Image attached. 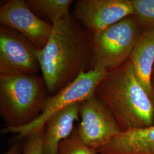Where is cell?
<instances>
[{
    "instance_id": "cell-1",
    "label": "cell",
    "mask_w": 154,
    "mask_h": 154,
    "mask_svg": "<svg viewBox=\"0 0 154 154\" xmlns=\"http://www.w3.org/2000/svg\"><path fill=\"white\" fill-rule=\"evenodd\" d=\"M93 35L70 15L53 24L49 38L38 53L49 93H57L82 72L91 70Z\"/></svg>"
},
{
    "instance_id": "cell-2",
    "label": "cell",
    "mask_w": 154,
    "mask_h": 154,
    "mask_svg": "<svg viewBox=\"0 0 154 154\" xmlns=\"http://www.w3.org/2000/svg\"><path fill=\"white\" fill-rule=\"evenodd\" d=\"M95 95L109 109L122 131L154 125V99L138 81L129 60L107 72Z\"/></svg>"
},
{
    "instance_id": "cell-3",
    "label": "cell",
    "mask_w": 154,
    "mask_h": 154,
    "mask_svg": "<svg viewBox=\"0 0 154 154\" xmlns=\"http://www.w3.org/2000/svg\"><path fill=\"white\" fill-rule=\"evenodd\" d=\"M49 93L36 75H0V115L6 127L27 125L41 113Z\"/></svg>"
},
{
    "instance_id": "cell-4",
    "label": "cell",
    "mask_w": 154,
    "mask_h": 154,
    "mask_svg": "<svg viewBox=\"0 0 154 154\" xmlns=\"http://www.w3.org/2000/svg\"><path fill=\"white\" fill-rule=\"evenodd\" d=\"M140 34L134 16L93 34L91 70L102 68L110 72L121 66L129 60Z\"/></svg>"
},
{
    "instance_id": "cell-5",
    "label": "cell",
    "mask_w": 154,
    "mask_h": 154,
    "mask_svg": "<svg viewBox=\"0 0 154 154\" xmlns=\"http://www.w3.org/2000/svg\"><path fill=\"white\" fill-rule=\"evenodd\" d=\"M107 72L102 68L82 72L73 82L48 97L41 113L35 120L23 126H6L2 132L16 134L20 139L39 132L55 113L72 104L81 103L95 95L98 85Z\"/></svg>"
},
{
    "instance_id": "cell-6",
    "label": "cell",
    "mask_w": 154,
    "mask_h": 154,
    "mask_svg": "<svg viewBox=\"0 0 154 154\" xmlns=\"http://www.w3.org/2000/svg\"><path fill=\"white\" fill-rule=\"evenodd\" d=\"M79 118V137L97 152L122 131L109 109L95 95L80 103Z\"/></svg>"
},
{
    "instance_id": "cell-7",
    "label": "cell",
    "mask_w": 154,
    "mask_h": 154,
    "mask_svg": "<svg viewBox=\"0 0 154 154\" xmlns=\"http://www.w3.org/2000/svg\"><path fill=\"white\" fill-rule=\"evenodd\" d=\"M39 50L16 30L0 26V75H36L41 72Z\"/></svg>"
},
{
    "instance_id": "cell-8",
    "label": "cell",
    "mask_w": 154,
    "mask_h": 154,
    "mask_svg": "<svg viewBox=\"0 0 154 154\" xmlns=\"http://www.w3.org/2000/svg\"><path fill=\"white\" fill-rule=\"evenodd\" d=\"M73 13L85 28L95 34L133 16L134 11L131 0H78Z\"/></svg>"
},
{
    "instance_id": "cell-9",
    "label": "cell",
    "mask_w": 154,
    "mask_h": 154,
    "mask_svg": "<svg viewBox=\"0 0 154 154\" xmlns=\"http://www.w3.org/2000/svg\"><path fill=\"white\" fill-rule=\"evenodd\" d=\"M0 22L21 33L39 50L44 47L53 30V25L37 16L23 0H10L1 6Z\"/></svg>"
},
{
    "instance_id": "cell-10",
    "label": "cell",
    "mask_w": 154,
    "mask_h": 154,
    "mask_svg": "<svg viewBox=\"0 0 154 154\" xmlns=\"http://www.w3.org/2000/svg\"><path fill=\"white\" fill-rule=\"evenodd\" d=\"M79 105L72 104L50 118L44 127L42 154H58L61 143L72 134L75 122L79 119Z\"/></svg>"
},
{
    "instance_id": "cell-11",
    "label": "cell",
    "mask_w": 154,
    "mask_h": 154,
    "mask_svg": "<svg viewBox=\"0 0 154 154\" xmlns=\"http://www.w3.org/2000/svg\"><path fill=\"white\" fill-rule=\"evenodd\" d=\"M98 154H154V125L142 128L122 131Z\"/></svg>"
},
{
    "instance_id": "cell-12",
    "label": "cell",
    "mask_w": 154,
    "mask_h": 154,
    "mask_svg": "<svg viewBox=\"0 0 154 154\" xmlns=\"http://www.w3.org/2000/svg\"><path fill=\"white\" fill-rule=\"evenodd\" d=\"M129 61L138 81L154 99L151 78L154 64V29H146L140 34Z\"/></svg>"
},
{
    "instance_id": "cell-13",
    "label": "cell",
    "mask_w": 154,
    "mask_h": 154,
    "mask_svg": "<svg viewBox=\"0 0 154 154\" xmlns=\"http://www.w3.org/2000/svg\"><path fill=\"white\" fill-rule=\"evenodd\" d=\"M29 9L53 25L70 16L72 0H25Z\"/></svg>"
},
{
    "instance_id": "cell-14",
    "label": "cell",
    "mask_w": 154,
    "mask_h": 154,
    "mask_svg": "<svg viewBox=\"0 0 154 154\" xmlns=\"http://www.w3.org/2000/svg\"><path fill=\"white\" fill-rule=\"evenodd\" d=\"M134 17L144 30L154 29V0H131Z\"/></svg>"
},
{
    "instance_id": "cell-15",
    "label": "cell",
    "mask_w": 154,
    "mask_h": 154,
    "mask_svg": "<svg viewBox=\"0 0 154 154\" xmlns=\"http://www.w3.org/2000/svg\"><path fill=\"white\" fill-rule=\"evenodd\" d=\"M58 154H98L84 143L79 137L77 128L61 143Z\"/></svg>"
},
{
    "instance_id": "cell-16",
    "label": "cell",
    "mask_w": 154,
    "mask_h": 154,
    "mask_svg": "<svg viewBox=\"0 0 154 154\" xmlns=\"http://www.w3.org/2000/svg\"><path fill=\"white\" fill-rule=\"evenodd\" d=\"M44 128L25 138L22 154H42V144Z\"/></svg>"
},
{
    "instance_id": "cell-17",
    "label": "cell",
    "mask_w": 154,
    "mask_h": 154,
    "mask_svg": "<svg viewBox=\"0 0 154 154\" xmlns=\"http://www.w3.org/2000/svg\"><path fill=\"white\" fill-rule=\"evenodd\" d=\"M23 146L19 142L12 144L9 149L2 154H22Z\"/></svg>"
}]
</instances>
